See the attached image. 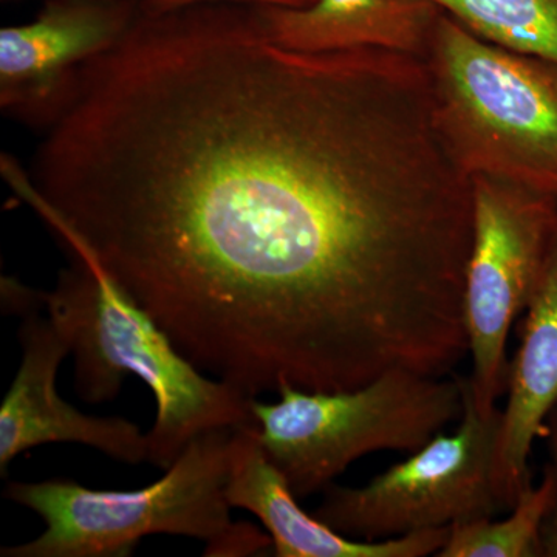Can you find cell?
<instances>
[{
  "label": "cell",
  "instance_id": "4",
  "mask_svg": "<svg viewBox=\"0 0 557 557\" xmlns=\"http://www.w3.org/2000/svg\"><path fill=\"white\" fill-rule=\"evenodd\" d=\"M424 62L440 134L465 174L557 197V65L480 39L445 13Z\"/></svg>",
  "mask_w": 557,
  "mask_h": 557
},
{
  "label": "cell",
  "instance_id": "1",
  "mask_svg": "<svg viewBox=\"0 0 557 557\" xmlns=\"http://www.w3.org/2000/svg\"><path fill=\"white\" fill-rule=\"evenodd\" d=\"M30 180L58 240L248 397L467 354L471 178L421 58L284 49L258 5L139 11L81 67Z\"/></svg>",
  "mask_w": 557,
  "mask_h": 557
},
{
  "label": "cell",
  "instance_id": "14",
  "mask_svg": "<svg viewBox=\"0 0 557 557\" xmlns=\"http://www.w3.org/2000/svg\"><path fill=\"white\" fill-rule=\"evenodd\" d=\"M556 480L549 465L537 486L520 494L511 515L504 520L485 518L450 527L438 557H537L544 556L542 530L555 507Z\"/></svg>",
  "mask_w": 557,
  "mask_h": 557
},
{
  "label": "cell",
  "instance_id": "7",
  "mask_svg": "<svg viewBox=\"0 0 557 557\" xmlns=\"http://www.w3.org/2000/svg\"><path fill=\"white\" fill-rule=\"evenodd\" d=\"M472 242L465 325L472 398L482 416L507 392L509 330L527 310L557 231V197L518 183L472 177Z\"/></svg>",
  "mask_w": 557,
  "mask_h": 557
},
{
  "label": "cell",
  "instance_id": "11",
  "mask_svg": "<svg viewBox=\"0 0 557 557\" xmlns=\"http://www.w3.org/2000/svg\"><path fill=\"white\" fill-rule=\"evenodd\" d=\"M525 313L518 354L509 364L508 401L494 458V486L504 509L515 508L531 485L534 442L545 437L557 406V231Z\"/></svg>",
  "mask_w": 557,
  "mask_h": 557
},
{
  "label": "cell",
  "instance_id": "8",
  "mask_svg": "<svg viewBox=\"0 0 557 557\" xmlns=\"http://www.w3.org/2000/svg\"><path fill=\"white\" fill-rule=\"evenodd\" d=\"M137 0H53L30 24L0 30V106L50 126L84 64L134 24Z\"/></svg>",
  "mask_w": 557,
  "mask_h": 557
},
{
  "label": "cell",
  "instance_id": "6",
  "mask_svg": "<svg viewBox=\"0 0 557 557\" xmlns=\"http://www.w3.org/2000/svg\"><path fill=\"white\" fill-rule=\"evenodd\" d=\"M454 434H437L408 460L361 487L330 485L314 516L343 536L386 541L417 531L494 518L500 511L494 458L502 410L482 416L468 379Z\"/></svg>",
  "mask_w": 557,
  "mask_h": 557
},
{
  "label": "cell",
  "instance_id": "15",
  "mask_svg": "<svg viewBox=\"0 0 557 557\" xmlns=\"http://www.w3.org/2000/svg\"><path fill=\"white\" fill-rule=\"evenodd\" d=\"M139 11L146 14L171 13L205 3H244L260 7H306L314 0H137Z\"/></svg>",
  "mask_w": 557,
  "mask_h": 557
},
{
  "label": "cell",
  "instance_id": "16",
  "mask_svg": "<svg viewBox=\"0 0 557 557\" xmlns=\"http://www.w3.org/2000/svg\"><path fill=\"white\" fill-rule=\"evenodd\" d=\"M545 438L548 440L549 457H552L549 468H552L556 480V500L544 530H542V547H544L545 557H557V406L549 413Z\"/></svg>",
  "mask_w": 557,
  "mask_h": 557
},
{
  "label": "cell",
  "instance_id": "3",
  "mask_svg": "<svg viewBox=\"0 0 557 557\" xmlns=\"http://www.w3.org/2000/svg\"><path fill=\"white\" fill-rule=\"evenodd\" d=\"M230 429L189 443L164 478L131 491L91 490L70 480L7 483L3 497L46 522L33 541L0 549L2 557H129L141 539L170 534L205 542V556L262 555L270 534L231 519Z\"/></svg>",
  "mask_w": 557,
  "mask_h": 557
},
{
  "label": "cell",
  "instance_id": "13",
  "mask_svg": "<svg viewBox=\"0 0 557 557\" xmlns=\"http://www.w3.org/2000/svg\"><path fill=\"white\" fill-rule=\"evenodd\" d=\"M478 38L557 65V0H428Z\"/></svg>",
  "mask_w": 557,
  "mask_h": 557
},
{
  "label": "cell",
  "instance_id": "12",
  "mask_svg": "<svg viewBox=\"0 0 557 557\" xmlns=\"http://www.w3.org/2000/svg\"><path fill=\"white\" fill-rule=\"evenodd\" d=\"M267 36L302 53L386 50L424 60L440 11L428 0H314L306 7H260Z\"/></svg>",
  "mask_w": 557,
  "mask_h": 557
},
{
  "label": "cell",
  "instance_id": "2",
  "mask_svg": "<svg viewBox=\"0 0 557 557\" xmlns=\"http://www.w3.org/2000/svg\"><path fill=\"white\" fill-rule=\"evenodd\" d=\"M64 245L72 267L38 298L75 358L79 398L112 401L127 376L141 380L157 403L148 461L164 471L200 435L256 424L252 397L208 379L87 249Z\"/></svg>",
  "mask_w": 557,
  "mask_h": 557
},
{
  "label": "cell",
  "instance_id": "9",
  "mask_svg": "<svg viewBox=\"0 0 557 557\" xmlns=\"http://www.w3.org/2000/svg\"><path fill=\"white\" fill-rule=\"evenodd\" d=\"M20 370L0 405V475L25 450L47 443H78L127 465L148 461V435L129 420L91 417L61 398L58 370L70 348L49 317L20 314Z\"/></svg>",
  "mask_w": 557,
  "mask_h": 557
},
{
  "label": "cell",
  "instance_id": "5",
  "mask_svg": "<svg viewBox=\"0 0 557 557\" xmlns=\"http://www.w3.org/2000/svg\"><path fill=\"white\" fill-rule=\"evenodd\" d=\"M277 401L252 398L259 438L298 498L332 485L355 460L416 453L463 413L461 379L397 369L351 391L278 388Z\"/></svg>",
  "mask_w": 557,
  "mask_h": 557
},
{
  "label": "cell",
  "instance_id": "10",
  "mask_svg": "<svg viewBox=\"0 0 557 557\" xmlns=\"http://www.w3.org/2000/svg\"><path fill=\"white\" fill-rule=\"evenodd\" d=\"M226 498L251 512L273 541L277 557H423L437 556L450 527L417 531L386 541L343 536L299 507L287 479L260 443L258 423L231 431Z\"/></svg>",
  "mask_w": 557,
  "mask_h": 557
}]
</instances>
